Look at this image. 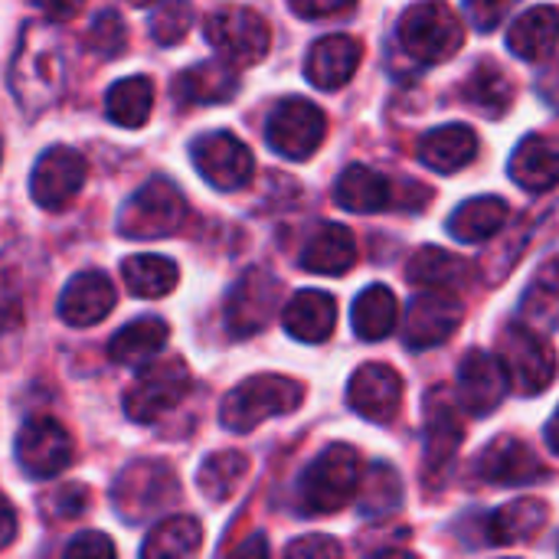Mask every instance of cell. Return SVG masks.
Listing matches in <instances>:
<instances>
[{"label": "cell", "mask_w": 559, "mask_h": 559, "mask_svg": "<svg viewBox=\"0 0 559 559\" xmlns=\"http://www.w3.org/2000/svg\"><path fill=\"white\" fill-rule=\"evenodd\" d=\"M66 88V56L56 23L33 20L10 59V92L26 115L46 111Z\"/></svg>", "instance_id": "6da1fadb"}, {"label": "cell", "mask_w": 559, "mask_h": 559, "mask_svg": "<svg viewBox=\"0 0 559 559\" xmlns=\"http://www.w3.org/2000/svg\"><path fill=\"white\" fill-rule=\"evenodd\" d=\"M360 481L364 472L357 449L334 442L305 468L298 481V504L305 514H334L357 498Z\"/></svg>", "instance_id": "7a4b0ae2"}, {"label": "cell", "mask_w": 559, "mask_h": 559, "mask_svg": "<svg viewBox=\"0 0 559 559\" xmlns=\"http://www.w3.org/2000/svg\"><path fill=\"white\" fill-rule=\"evenodd\" d=\"M305 403V386L278 377V373H259L242 380L233 393H226L219 406V423L229 432H252L272 416H288Z\"/></svg>", "instance_id": "3957f363"}, {"label": "cell", "mask_w": 559, "mask_h": 559, "mask_svg": "<svg viewBox=\"0 0 559 559\" xmlns=\"http://www.w3.org/2000/svg\"><path fill=\"white\" fill-rule=\"evenodd\" d=\"M396 36L406 56H413L423 66H436L462 49L465 26L459 13L445 3H413L400 20Z\"/></svg>", "instance_id": "277c9868"}, {"label": "cell", "mask_w": 559, "mask_h": 559, "mask_svg": "<svg viewBox=\"0 0 559 559\" xmlns=\"http://www.w3.org/2000/svg\"><path fill=\"white\" fill-rule=\"evenodd\" d=\"M183 219H187L183 193L167 177H154L124 203L118 216V233L138 242L167 239L183 226Z\"/></svg>", "instance_id": "5b68a950"}, {"label": "cell", "mask_w": 559, "mask_h": 559, "mask_svg": "<svg viewBox=\"0 0 559 559\" xmlns=\"http://www.w3.org/2000/svg\"><path fill=\"white\" fill-rule=\"evenodd\" d=\"M206 43L226 66H255L272 46L269 20L252 7H219L206 16Z\"/></svg>", "instance_id": "8992f818"}, {"label": "cell", "mask_w": 559, "mask_h": 559, "mask_svg": "<svg viewBox=\"0 0 559 559\" xmlns=\"http://www.w3.org/2000/svg\"><path fill=\"white\" fill-rule=\"evenodd\" d=\"M190 386H193V377H190V370H187V364L180 357L154 360L144 370H138L134 383L128 386L124 413L138 426L157 423L164 413H170L174 406L183 403Z\"/></svg>", "instance_id": "52a82bcc"}, {"label": "cell", "mask_w": 559, "mask_h": 559, "mask_svg": "<svg viewBox=\"0 0 559 559\" xmlns=\"http://www.w3.org/2000/svg\"><path fill=\"white\" fill-rule=\"evenodd\" d=\"M177 495H180V485L170 465L164 462H134L111 485V504L131 524H141L160 514L167 504L177 501Z\"/></svg>", "instance_id": "ba28073f"}, {"label": "cell", "mask_w": 559, "mask_h": 559, "mask_svg": "<svg viewBox=\"0 0 559 559\" xmlns=\"http://www.w3.org/2000/svg\"><path fill=\"white\" fill-rule=\"evenodd\" d=\"M498 360L504 364L508 383L521 396L544 393L557 377V354H554L550 341L527 324H511L504 331Z\"/></svg>", "instance_id": "9c48e42d"}, {"label": "cell", "mask_w": 559, "mask_h": 559, "mask_svg": "<svg viewBox=\"0 0 559 559\" xmlns=\"http://www.w3.org/2000/svg\"><path fill=\"white\" fill-rule=\"evenodd\" d=\"M328 134L324 111L308 98H282L265 124V141L288 160H308Z\"/></svg>", "instance_id": "30bf717a"}, {"label": "cell", "mask_w": 559, "mask_h": 559, "mask_svg": "<svg viewBox=\"0 0 559 559\" xmlns=\"http://www.w3.org/2000/svg\"><path fill=\"white\" fill-rule=\"evenodd\" d=\"M72 436L52 416H33L16 432V465L33 481H49L72 465Z\"/></svg>", "instance_id": "8fae6325"}, {"label": "cell", "mask_w": 559, "mask_h": 559, "mask_svg": "<svg viewBox=\"0 0 559 559\" xmlns=\"http://www.w3.org/2000/svg\"><path fill=\"white\" fill-rule=\"evenodd\" d=\"M190 157H193V167L200 170V177L206 183H213L216 190H239L255 174L252 151L233 131L200 134L190 144Z\"/></svg>", "instance_id": "7c38bea8"}, {"label": "cell", "mask_w": 559, "mask_h": 559, "mask_svg": "<svg viewBox=\"0 0 559 559\" xmlns=\"http://www.w3.org/2000/svg\"><path fill=\"white\" fill-rule=\"evenodd\" d=\"M85 177H88L85 157L75 147L56 144L39 154V160L29 174V197L43 210H62L79 197Z\"/></svg>", "instance_id": "4fadbf2b"}, {"label": "cell", "mask_w": 559, "mask_h": 559, "mask_svg": "<svg viewBox=\"0 0 559 559\" xmlns=\"http://www.w3.org/2000/svg\"><path fill=\"white\" fill-rule=\"evenodd\" d=\"M282 285L272 272L265 269H249L229 292L226 298V328L236 337H252L259 334L272 314L278 311Z\"/></svg>", "instance_id": "5bb4252c"}, {"label": "cell", "mask_w": 559, "mask_h": 559, "mask_svg": "<svg viewBox=\"0 0 559 559\" xmlns=\"http://www.w3.org/2000/svg\"><path fill=\"white\" fill-rule=\"evenodd\" d=\"M462 324V301L452 292H423L409 301L403 337L413 350H429L445 344Z\"/></svg>", "instance_id": "9a60e30c"}, {"label": "cell", "mask_w": 559, "mask_h": 559, "mask_svg": "<svg viewBox=\"0 0 559 559\" xmlns=\"http://www.w3.org/2000/svg\"><path fill=\"white\" fill-rule=\"evenodd\" d=\"M455 396L459 403L472 413V416H488L495 413L511 383H508V373H504V364L498 360V354H488V350H468L459 364V383H455Z\"/></svg>", "instance_id": "2e32d148"}, {"label": "cell", "mask_w": 559, "mask_h": 559, "mask_svg": "<svg viewBox=\"0 0 559 559\" xmlns=\"http://www.w3.org/2000/svg\"><path fill=\"white\" fill-rule=\"evenodd\" d=\"M478 478L498 488H518V485H534L547 478V468L534 455V449L514 436L495 439L475 462Z\"/></svg>", "instance_id": "e0dca14e"}, {"label": "cell", "mask_w": 559, "mask_h": 559, "mask_svg": "<svg viewBox=\"0 0 559 559\" xmlns=\"http://www.w3.org/2000/svg\"><path fill=\"white\" fill-rule=\"evenodd\" d=\"M347 403L370 423H390L403 403V380L386 364H364L347 386Z\"/></svg>", "instance_id": "ac0fdd59"}, {"label": "cell", "mask_w": 559, "mask_h": 559, "mask_svg": "<svg viewBox=\"0 0 559 559\" xmlns=\"http://www.w3.org/2000/svg\"><path fill=\"white\" fill-rule=\"evenodd\" d=\"M118 305V292L105 272H79L59 295V318L69 328H92L105 321Z\"/></svg>", "instance_id": "d6986e66"}, {"label": "cell", "mask_w": 559, "mask_h": 559, "mask_svg": "<svg viewBox=\"0 0 559 559\" xmlns=\"http://www.w3.org/2000/svg\"><path fill=\"white\" fill-rule=\"evenodd\" d=\"M462 436L465 429L449 390H432V396L426 400V478H439L449 468L462 445Z\"/></svg>", "instance_id": "ffe728a7"}, {"label": "cell", "mask_w": 559, "mask_h": 559, "mask_svg": "<svg viewBox=\"0 0 559 559\" xmlns=\"http://www.w3.org/2000/svg\"><path fill=\"white\" fill-rule=\"evenodd\" d=\"M364 46L360 39L347 36V33H331L324 39H318L305 59V75L314 88L334 92L341 85H347L360 66Z\"/></svg>", "instance_id": "44dd1931"}, {"label": "cell", "mask_w": 559, "mask_h": 559, "mask_svg": "<svg viewBox=\"0 0 559 559\" xmlns=\"http://www.w3.org/2000/svg\"><path fill=\"white\" fill-rule=\"evenodd\" d=\"M511 180L531 193H547L559 183V138L527 134L511 154Z\"/></svg>", "instance_id": "7402d4cb"}, {"label": "cell", "mask_w": 559, "mask_h": 559, "mask_svg": "<svg viewBox=\"0 0 559 559\" xmlns=\"http://www.w3.org/2000/svg\"><path fill=\"white\" fill-rule=\"evenodd\" d=\"M239 95V75L223 59L197 62L174 79V98L180 105H223Z\"/></svg>", "instance_id": "603a6c76"}, {"label": "cell", "mask_w": 559, "mask_h": 559, "mask_svg": "<svg viewBox=\"0 0 559 559\" xmlns=\"http://www.w3.org/2000/svg\"><path fill=\"white\" fill-rule=\"evenodd\" d=\"M337 301L328 292L305 288L282 308V328L301 344H321L334 334Z\"/></svg>", "instance_id": "cb8c5ba5"}, {"label": "cell", "mask_w": 559, "mask_h": 559, "mask_svg": "<svg viewBox=\"0 0 559 559\" xmlns=\"http://www.w3.org/2000/svg\"><path fill=\"white\" fill-rule=\"evenodd\" d=\"M167 337H170V328L164 318H154V314H144L131 324H124L111 341H108V360L118 364V367H134V370H144L147 364L157 360V354L167 347Z\"/></svg>", "instance_id": "d4e9b609"}, {"label": "cell", "mask_w": 559, "mask_h": 559, "mask_svg": "<svg viewBox=\"0 0 559 559\" xmlns=\"http://www.w3.org/2000/svg\"><path fill=\"white\" fill-rule=\"evenodd\" d=\"M550 518V508L540 498H518L498 511H491L488 518H481V534L488 544H524L534 534L544 531Z\"/></svg>", "instance_id": "484cf974"}, {"label": "cell", "mask_w": 559, "mask_h": 559, "mask_svg": "<svg viewBox=\"0 0 559 559\" xmlns=\"http://www.w3.org/2000/svg\"><path fill=\"white\" fill-rule=\"evenodd\" d=\"M478 154V134L468 124H442L423 134L419 160L436 174H455L468 167Z\"/></svg>", "instance_id": "4316f807"}, {"label": "cell", "mask_w": 559, "mask_h": 559, "mask_svg": "<svg viewBox=\"0 0 559 559\" xmlns=\"http://www.w3.org/2000/svg\"><path fill=\"white\" fill-rule=\"evenodd\" d=\"M357 262L354 233L341 223H324L301 249V269L314 275H344Z\"/></svg>", "instance_id": "83f0119b"}, {"label": "cell", "mask_w": 559, "mask_h": 559, "mask_svg": "<svg viewBox=\"0 0 559 559\" xmlns=\"http://www.w3.org/2000/svg\"><path fill=\"white\" fill-rule=\"evenodd\" d=\"M559 43V10L557 7H531L508 26V46L518 59L537 62L554 52Z\"/></svg>", "instance_id": "f1b7e54d"}, {"label": "cell", "mask_w": 559, "mask_h": 559, "mask_svg": "<svg viewBox=\"0 0 559 559\" xmlns=\"http://www.w3.org/2000/svg\"><path fill=\"white\" fill-rule=\"evenodd\" d=\"M334 200L337 206L354 213H380L393 203V187L383 174L364 164H350L347 170H341L334 183Z\"/></svg>", "instance_id": "f546056e"}, {"label": "cell", "mask_w": 559, "mask_h": 559, "mask_svg": "<svg viewBox=\"0 0 559 559\" xmlns=\"http://www.w3.org/2000/svg\"><path fill=\"white\" fill-rule=\"evenodd\" d=\"M203 547V524L190 514H177L160 521L144 547H141V559H197Z\"/></svg>", "instance_id": "4dcf8cb0"}, {"label": "cell", "mask_w": 559, "mask_h": 559, "mask_svg": "<svg viewBox=\"0 0 559 559\" xmlns=\"http://www.w3.org/2000/svg\"><path fill=\"white\" fill-rule=\"evenodd\" d=\"M406 278L426 292H452L459 285L468 282V262L439 249V246H423L409 265H406ZM455 295V292H452Z\"/></svg>", "instance_id": "1f68e13d"}, {"label": "cell", "mask_w": 559, "mask_h": 559, "mask_svg": "<svg viewBox=\"0 0 559 559\" xmlns=\"http://www.w3.org/2000/svg\"><path fill=\"white\" fill-rule=\"evenodd\" d=\"M511 216V206L501 197H475L465 200L445 223V229L459 242H485L491 239Z\"/></svg>", "instance_id": "d6a6232c"}, {"label": "cell", "mask_w": 559, "mask_h": 559, "mask_svg": "<svg viewBox=\"0 0 559 559\" xmlns=\"http://www.w3.org/2000/svg\"><path fill=\"white\" fill-rule=\"evenodd\" d=\"M400 321V301L386 285H370L357 295L350 324L360 341H383L396 331Z\"/></svg>", "instance_id": "836d02e7"}, {"label": "cell", "mask_w": 559, "mask_h": 559, "mask_svg": "<svg viewBox=\"0 0 559 559\" xmlns=\"http://www.w3.org/2000/svg\"><path fill=\"white\" fill-rule=\"evenodd\" d=\"M105 111L121 128H144L154 111V82L147 75L118 79L105 92Z\"/></svg>", "instance_id": "e575fe53"}, {"label": "cell", "mask_w": 559, "mask_h": 559, "mask_svg": "<svg viewBox=\"0 0 559 559\" xmlns=\"http://www.w3.org/2000/svg\"><path fill=\"white\" fill-rule=\"evenodd\" d=\"M462 95L475 111H481L488 118H501L514 102V82L498 62H481L472 69Z\"/></svg>", "instance_id": "d590c367"}, {"label": "cell", "mask_w": 559, "mask_h": 559, "mask_svg": "<svg viewBox=\"0 0 559 559\" xmlns=\"http://www.w3.org/2000/svg\"><path fill=\"white\" fill-rule=\"evenodd\" d=\"M121 275L134 298H164L180 282V269L167 255H128Z\"/></svg>", "instance_id": "8d00e7d4"}, {"label": "cell", "mask_w": 559, "mask_h": 559, "mask_svg": "<svg viewBox=\"0 0 559 559\" xmlns=\"http://www.w3.org/2000/svg\"><path fill=\"white\" fill-rule=\"evenodd\" d=\"M246 472H249V459L242 452H216L200 465L197 485L210 501H229L246 481Z\"/></svg>", "instance_id": "74e56055"}, {"label": "cell", "mask_w": 559, "mask_h": 559, "mask_svg": "<svg viewBox=\"0 0 559 559\" xmlns=\"http://www.w3.org/2000/svg\"><path fill=\"white\" fill-rule=\"evenodd\" d=\"M357 495H360V511L373 518V514H386V511L400 508V501H403V485H400V475H396L386 462H380V465H373V468L364 475Z\"/></svg>", "instance_id": "f35d334b"}, {"label": "cell", "mask_w": 559, "mask_h": 559, "mask_svg": "<svg viewBox=\"0 0 559 559\" xmlns=\"http://www.w3.org/2000/svg\"><path fill=\"white\" fill-rule=\"evenodd\" d=\"M521 311H524L527 318H534V321H544V324H554V321H557L559 259L547 262V265L537 272L534 285L527 288V295H524V301H521Z\"/></svg>", "instance_id": "ab89813d"}, {"label": "cell", "mask_w": 559, "mask_h": 559, "mask_svg": "<svg viewBox=\"0 0 559 559\" xmlns=\"http://www.w3.org/2000/svg\"><path fill=\"white\" fill-rule=\"evenodd\" d=\"M124 46H128V26H124L121 13L118 10H102L92 20V26L85 29V49L102 56V59H115V56L124 52Z\"/></svg>", "instance_id": "60d3db41"}, {"label": "cell", "mask_w": 559, "mask_h": 559, "mask_svg": "<svg viewBox=\"0 0 559 559\" xmlns=\"http://www.w3.org/2000/svg\"><path fill=\"white\" fill-rule=\"evenodd\" d=\"M190 23H193V7L190 3H180V0L160 3L151 13V36L160 46H174L190 33Z\"/></svg>", "instance_id": "b9f144b4"}, {"label": "cell", "mask_w": 559, "mask_h": 559, "mask_svg": "<svg viewBox=\"0 0 559 559\" xmlns=\"http://www.w3.org/2000/svg\"><path fill=\"white\" fill-rule=\"evenodd\" d=\"M62 559H118V554H115V544H111L108 534L85 531V534H79V537L66 547Z\"/></svg>", "instance_id": "7bdbcfd3"}, {"label": "cell", "mask_w": 559, "mask_h": 559, "mask_svg": "<svg viewBox=\"0 0 559 559\" xmlns=\"http://www.w3.org/2000/svg\"><path fill=\"white\" fill-rule=\"evenodd\" d=\"M285 559H344V550L334 537H324V534H308L301 540H295Z\"/></svg>", "instance_id": "ee69618b"}, {"label": "cell", "mask_w": 559, "mask_h": 559, "mask_svg": "<svg viewBox=\"0 0 559 559\" xmlns=\"http://www.w3.org/2000/svg\"><path fill=\"white\" fill-rule=\"evenodd\" d=\"M85 504H88V491L82 485H66L49 498V514L69 521V518H79L85 511Z\"/></svg>", "instance_id": "f6af8a7d"}, {"label": "cell", "mask_w": 559, "mask_h": 559, "mask_svg": "<svg viewBox=\"0 0 559 559\" xmlns=\"http://www.w3.org/2000/svg\"><path fill=\"white\" fill-rule=\"evenodd\" d=\"M354 3L347 0H324V3H308V0H295L292 13L305 16V20H321V16H337V13H350Z\"/></svg>", "instance_id": "bcb514c9"}, {"label": "cell", "mask_w": 559, "mask_h": 559, "mask_svg": "<svg viewBox=\"0 0 559 559\" xmlns=\"http://www.w3.org/2000/svg\"><path fill=\"white\" fill-rule=\"evenodd\" d=\"M468 16L475 20V29H495L508 16V3H468Z\"/></svg>", "instance_id": "7dc6e473"}, {"label": "cell", "mask_w": 559, "mask_h": 559, "mask_svg": "<svg viewBox=\"0 0 559 559\" xmlns=\"http://www.w3.org/2000/svg\"><path fill=\"white\" fill-rule=\"evenodd\" d=\"M226 559H272L265 534H249L242 544H236V547L226 554Z\"/></svg>", "instance_id": "c3c4849f"}, {"label": "cell", "mask_w": 559, "mask_h": 559, "mask_svg": "<svg viewBox=\"0 0 559 559\" xmlns=\"http://www.w3.org/2000/svg\"><path fill=\"white\" fill-rule=\"evenodd\" d=\"M20 321H23V311H20L16 295L10 288H0V334L20 328Z\"/></svg>", "instance_id": "681fc988"}, {"label": "cell", "mask_w": 559, "mask_h": 559, "mask_svg": "<svg viewBox=\"0 0 559 559\" xmlns=\"http://www.w3.org/2000/svg\"><path fill=\"white\" fill-rule=\"evenodd\" d=\"M13 537H16V511H13V504L0 495V550L10 547Z\"/></svg>", "instance_id": "f907efd6"}, {"label": "cell", "mask_w": 559, "mask_h": 559, "mask_svg": "<svg viewBox=\"0 0 559 559\" xmlns=\"http://www.w3.org/2000/svg\"><path fill=\"white\" fill-rule=\"evenodd\" d=\"M547 445L559 455V409L554 413V419L547 423Z\"/></svg>", "instance_id": "816d5d0a"}, {"label": "cell", "mask_w": 559, "mask_h": 559, "mask_svg": "<svg viewBox=\"0 0 559 559\" xmlns=\"http://www.w3.org/2000/svg\"><path fill=\"white\" fill-rule=\"evenodd\" d=\"M367 559H419V557H413L409 550H380V554H373V557H367Z\"/></svg>", "instance_id": "f5cc1de1"}]
</instances>
